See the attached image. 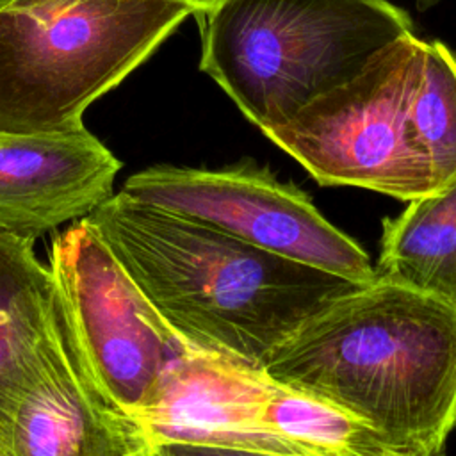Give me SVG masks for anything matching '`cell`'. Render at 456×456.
<instances>
[{
    "mask_svg": "<svg viewBox=\"0 0 456 456\" xmlns=\"http://www.w3.org/2000/svg\"><path fill=\"white\" fill-rule=\"evenodd\" d=\"M86 219L189 349L255 369L314 312L362 283L123 191Z\"/></svg>",
    "mask_w": 456,
    "mask_h": 456,
    "instance_id": "1",
    "label": "cell"
},
{
    "mask_svg": "<svg viewBox=\"0 0 456 456\" xmlns=\"http://www.w3.org/2000/svg\"><path fill=\"white\" fill-rule=\"evenodd\" d=\"M264 372L365 420L395 456H433L456 426V308L376 276L303 321Z\"/></svg>",
    "mask_w": 456,
    "mask_h": 456,
    "instance_id": "2",
    "label": "cell"
},
{
    "mask_svg": "<svg viewBox=\"0 0 456 456\" xmlns=\"http://www.w3.org/2000/svg\"><path fill=\"white\" fill-rule=\"evenodd\" d=\"M198 20L201 71L262 132L413 34L388 0H221Z\"/></svg>",
    "mask_w": 456,
    "mask_h": 456,
    "instance_id": "3",
    "label": "cell"
},
{
    "mask_svg": "<svg viewBox=\"0 0 456 456\" xmlns=\"http://www.w3.org/2000/svg\"><path fill=\"white\" fill-rule=\"evenodd\" d=\"M178 0H84L59 9L0 11V134L84 126L189 16Z\"/></svg>",
    "mask_w": 456,
    "mask_h": 456,
    "instance_id": "4",
    "label": "cell"
},
{
    "mask_svg": "<svg viewBox=\"0 0 456 456\" xmlns=\"http://www.w3.org/2000/svg\"><path fill=\"white\" fill-rule=\"evenodd\" d=\"M422 57L424 41L403 36L356 77L264 134L321 185L370 189L403 201L422 196L436 189L410 119Z\"/></svg>",
    "mask_w": 456,
    "mask_h": 456,
    "instance_id": "5",
    "label": "cell"
},
{
    "mask_svg": "<svg viewBox=\"0 0 456 456\" xmlns=\"http://www.w3.org/2000/svg\"><path fill=\"white\" fill-rule=\"evenodd\" d=\"M55 308L87 378L130 411L164 369L189 349L164 322L86 217L48 249Z\"/></svg>",
    "mask_w": 456,
    "mask_h": 456,
    "instance_id": "6",
    "label": "cell"
},
{
    "mask_svg": "<svg viewBox=\"0 0 456 456\" xmlns=\"http://www.w3.org/2000/svg\"><path fill=\"white\" fill-rule=\"evenodd\" d=\"M121 191L207 223L271 253L354 280H374L369 255L333 226L294 183L267 167L198 169L159 164L128 176Z\"/></svg>",
    "mask_w": 456,
    "mask_h": 456,
    "instance_id": "7",
    "label": "cell"
},
{
    "mask_svg": "<svg viewBox=\"0 0 456 456\" xmlns=\"http://www.w3.org/2000/svg\"><path fill=\"white\" fill-rule=\"evenodd\" d=\"M0 456H150L134 417L82 370L57 308L0 372Z\"/></svg>",
    "mask_w": 456,
    "mask_h": 456,
    "instance_id": "8",
    "label": "cell"
},
{
    "mask_svg": "<svg viewBox=\"0 0 456 456\" xmlns=\"http://www.w3.org/2000/svg\"><path fill=\"white\" fill-rule=\"evenodd\" d=\"M273 385L274 379L264 369L212 353L187 351L164 369L130 415L146 438L150 456H297L262 420Z\"/></svg>",
    "mask_w": 456,
    "mask_h": 456,
    "instance_id": "9",
    "label": "cell"
},
{
    "mask_svg": "<svg viewBox=\"0 0 456 456\" xmlns=\"http://www.w3.org/2000/svg\"><path fill=\"white\" fill-rule=\"evenodd\" d=\"M121 162L80 128L0 134V228L37 239L112 196Z\"/></svg>",
    "mask_w": 456,
    "mask_h": 456,
    "instance_id": "10",
    "label": "cell"
},
{
    "mask_svg": "<svg viewBox=\"0 0 456 456\" xmlns=\"http://www.w3.org/2000/svg\"><path fill=\"white\" fill-rule=\"evenodd\" d=\"M376 274L456 308V178L383 221Z\"/></svg>",
    "mask_w": 456,
    "mask_h": 456,
    "instance_id": "11",
    "label": "cell"
},
{
    "mask_svg": "<svg viewBox=\"0 0 456 456\" xmlns=\"http://www.w3.org/2000/svg\"><path fill=\"white\" fill-rule=\"evenodd\" d=\"M262 420L297 456H395L383 435L365 420L280 381L269 392Z\"/></svg>",
    "mask_w": 456,
    "mask_h": 456,
    "instance_id": "12",
    "label": "cell"
},
{
    "mask_svg": "<svg viewBox=\"0 0 456 456\" xmlns=\"http://www.w3.org/2000/svg\"><path fill=\"white\" fill-rule=\"evenodd\" d=\"M53 308L52 274L34 239L0 228V372L41 333Z\"/></svg>",
    "mask_w": 456,
    "mask_h": 456,
    "instance_id": "13",
    "label": "cell"
},
{
    "mask_svg": "<svg viewBox=\"0 0 456 456\" xmlns=\"http://www.w3.org/2000/svg\"><path fill=\"white\" fill-rule=\"evenodd\" d=\"M410 119L436 189L456 178V55L442 41H424L422 73Z\"/></svg>",
    "mask_w": 456,
    "mask_h": 456,
    "instance_id": "14",
    "label": "cell"
},
{
    "mask_svg": "<svg viewBox=\"0 0 456 456\" xmlns=\"http://www.w3.org/2000/svg\"><path fill=\"white\" fill-rule=\"evenodd\" d=\"M84 0H14L11 7H25V9H59L64 5L78 4Z\"/></svg>",
    "mask_w": 456,
    "mask_h": 456,
    "instance_id": "15",
    "label": "cell"
},
{
    "mask_svg": "<svg viewBox=\"0 0 456 456\" xmlns=\"http://www.w3.org/2000/svg\"><path fill=\"white\" fill-rule=\"evenodd\" d=\"M178 2L189 5L191 11H192V14L201 16V14H205L207 11H210L216 4H219L221 0H178Z\"/></svg>",
    "mask_w": 456,
    "mask_h": 456,
    "instance_id": "16",
    "label": "cell"
},
{
    "mask_svg": "<svg viewBox=\"0 0 456 456\" xmlns=\"http://www.w3.org/2000/svg\"><path fill=\"white\" fill-rule=\"evenodd\" d=\"M417 2V5H419V9H428L429 5H433V4H436L438 0H415Z\"/></svg>",
    "mask_w": 456,
    "mask_h": 456,
    "instance_id": "17",
    "label": "cell"
},
{
    "mask_svg": "<svg viewBox=\"0 0 456 456\" xmlns=\"http://www.w3.org/2000/svg\"><path fill=\"white\" fill-rule=\"evenodd\" d=\"M12 2H14V0H0V11H2V9H9V7L12 5Z\"/></svg>",
    "mask_w": 456,
    "mask_h": 456,
    "instance_id": "18",
    "label": "cell"
}]
</instances>
